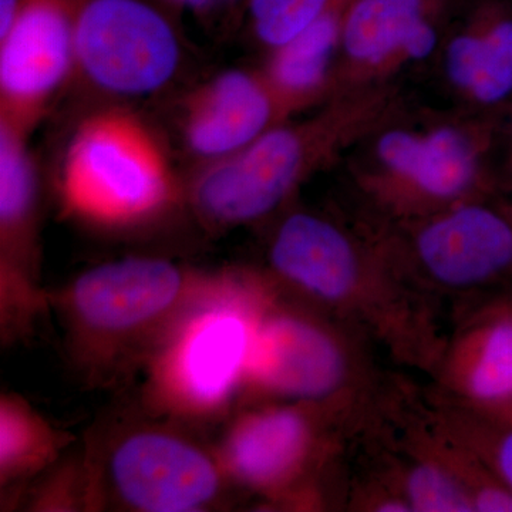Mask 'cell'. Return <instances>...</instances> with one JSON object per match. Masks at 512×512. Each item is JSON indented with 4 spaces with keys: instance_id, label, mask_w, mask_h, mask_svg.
Wrapping results in <instances>:
<instances>
[{
    "instance_id": "5bb4252c",
    "label": "cell",
    "mask_w": 512,
    "mask_h": 512,
    "mask_svg": "<svg viewBox=\"0 0 512 512\" xmlns=\"http://www.w3.org/2000/svg\"><path fill=\"white\" fill-rule=\"evenodd\" d=\"M274 111L264 84L247 73L222 74L192 116L188 141L204 156L242 150L265 133Z\"/></svg>"
},
{
    "instance_id": "52a82bcc",
    "label": "cell",
    "mask_w": 512,
    "mask_h": 512,
    "mask_svg": "<svg viewBox=\"0 0 512 512\" xmlns=\"http://www.w3.org/2000/svg\"><path fill=\"white\" fill-rule=\"evenodd\" d=\"M460 0H353L343 19L340 92L386 83L404 64L426 59L440 25Z\"/></svg>"
},
{
    "instance_id": "8992f818",
    "label": "cell",
    "mask_w": 512,
    "mask_h": 512,
    "mask_svg": "<svg viewBox=\"0 0 512 512\" xmlns=\"http://www.w3.org/2000/svg\"><path fill=\"white\" fill-rule=\"evenodd\" d=\"M74 53L94 83L119 94L160 89L180 56L173 26L148 0H79Z\"/></svg>"
},
{
    "instance_id": "cb8c5ba5",
    "label": "cell",
    "mask_w": 512,
    "mask_h": 512,
    "mask_svg": "<svg viewBox=\"0 0 512 512\" xmlns=\"http://www.w3.org/2000/svg\"><path fill=\"white\" fill-rule=\"evenodd\" d=\"M22 0H0V37L6 36L18 18Z\"/></svg>"
},
{
    "instance_id": "44dd1931",
    "label": "cell",
    "mask_w": 512,
    "mask_h": 512,
    "mask_svg": "<svg viewBox=\"0 0 512 512\" xmlns=\"http://www.w3.org/2000/svg\"><path fill=\"white\" fill-rule=\"evenodd\" d=\"M495 146H501V173L505 181L512 184V103L501 116L497 128Z\"/></svg>"
},
{
    "instance_id": "7c38bea8",
    "label": "cell",
    "mask_w": 512,
    "mask_h": 512,
    "mask_svg": "<svg viewBox=\"0 0 512 512\" xmlns=\"http://www.w3.org/2000/svg\"><path fill=\"white\" fill-rule=\"evenodd\" d=\"M308 446L305 417L296 410L274 409L235 420L217 453L231 483L268 490L296 473Z\"/></svg>"
},
{
    "instance_id": "7a4b0ae2",
    "label": "cell",
    "mask_w": 512,
    "mask_h": 512,
    "mask_svg": "<svg viewBox=\"0 0 512 512\" xmlns=\"http://www.w3.org/2000/svg\"><path fill=\"white\" fill-rule=\"evenodd\" d=\"M168 419L124 417L94 434L83 458L89 510L204 512L224 507L231 480L217 448Z\"/></svg>"
},
{
    "instance_id": "2e32d148",
    "label": "cell",
    "mask_w": 512,
    "mask_h": 512,
    "mask_svg": "<svg viewBox=\"0 0 512 512\" xmlns=\"http://www.w3.org/2000/svg\"><path fill=\"white\" fill-rule=\"evenodd\" d=\"M353 0H338L302 35L278 49L272 84L289 100L308 99L328 83L329 67L340 46L343 19Z\"/></svg>"
},
{
    "instance_id": "d6986e66",
    "label": "cell",
    "mask_w": 512,
    "mask_h": 512,
    "mask_svg": "<svg viewBox=\"0 0 512 512\" xmlns=\"http://www.w3.org/2000/svg\"><path fill=\"white\" fill-rule=\"evenodd\" d=\"M471 392L487 402L512 399V320L498 322L487 333L470 377Z\"/></svg>"
},
{
    "instance_id": "3957f363",
    "label": "cell",
    "mask_w": 512,
    "mask_h": 512,
    "mask_svg": "<svg viewBox=\"0 0 512 512\" xmlns=\"http://www.w3.org/2000/svg\"><path fill=\"white\" fill-rule=\"evenodd\" d=\"M389 104L375 90L338 94L311 126L265 131L195 187V205L208 221L237 225L278 207L311 165L369 140L389 120Z\"/></svg>"
},
{
    "instance_id": "ac0fdd59",
    "label": "cell",
    "mask_w": 512,
    "mask_h": 512,
    "mask_svg": "<svg viewBox=\"0 0 512 512\" xmlns=\"http://www.w3.org/2000/svg\"><path fill=\"white\" fill-rule=\"evenodd\" d=\"M338 0H248L255 35L281 49L322 18Z\"/></svg>"
},
{
    "instance_id": "5b68a950",
    "label": "cell",
    "mask_w": 512,
    "mask_h": 512,
    "mask_svg": "<svg viewBox=\"0 0 512 512\" xmlns=\"http://www.w3.org/2000/svg\"><path fill=\"white\" fill-rule=\"evenodd\" d=\"M64 195L84 217L107 224L140 220L170 195L164 165L153 144L130 121H93L74 141Z\"/></svg>"
},
{
    "instance_id": "30bf717a",
    "label": "cell",
    "mask_w": 512,
    "mask_h": 512,
    "mask_svg": "<svg viewBox=\"0 0 512 512\" xmlns=\"http://www.w3.org/2000/svg\"><path fill=\"white\" fill-rule=\"evenodd\" d=\"M72 0H22L2 37L0 83L9 99L37 100L55 89L74 53Z\"/></svg>"
},
{
    "instance_id": "9c48e42d",
    "label": "cell",
    "mask_w": 512,
    "mask_h": 512,
    "mask_svg": "<svg viewBox=\"0 0 512 512\" xmlns=\"http://www.w3.org/2000/svg\"><path fill=\"white\" fill-rule=\"evenodd\" d=\"M342 372L339 350L316 326L286 315L259 320L245 382L282 396L320 399L338 387Z\"/></svg>"
},
{
    "instance_id": "277c9868",
    "label": "cell",
    "mask_w": 512,
    "mask_h": 512,
    "mask_svg": "<svg viewBox=\"0 0 512 512\" xmlns=\"http://www.w3.org/2000/svg\"><path fill=\"white\" fill-rule=\"evenodd\" d=\"M247 286L231 276L188 313L147 366V400L178 421L222 416L247 379L258 329Z\"/></svg>"
},
{
    "instance_id": "7402d4cb",
    "label": "cell",
    "mask_w": 512,
    "mask_h": 512,
    "mask_svg": "<svg viewBox=\"0 0 512 512\" xmlns=\"http://www.w3.org/2000/svg\"><path fill=\"white\" fill-rule=\"evenodd\" d=\"M474 508L485 512H503L512 511V493L507 491L490 488L477 495Z\"/></svg>"
},
{
    "instance_id": "6da1fadb",
    "label": "cell",
    "mask_w": 512,
    "mask_h": 512,
    "mask_svg": "<svg viewBox=\"0 0 512 512\" xmlns=\"http://www.w3.org/2000/svg\"><path fill=\"white\" fill-rule=\"evenodd\" d=\"M229 278L197 274L165 259L126 258L87 269L50 303L83 379L120 386L147 369L185 316Z\"/></svg>"
},
{
    "instance_id": "603a6c76",
    "label": "cell",
    "mask_w": 512,
    "mask_h": 512,
    "mask_svg": "<svg viewBox=\"0 0 512 512\" xmlns=\"http://www.w3.org/2000/svg\"><path fill=\"white\" fill-rule=\"evenodd\" d=\"M163 2L178 6V8L194 10V12L210 13L228 8L237 0H163Z\"/></svg>"
},
{
    "instance_id": "ba28073f",
    "label": "cell",
    "mask_w": 512,
    "mask_h": 512,
    "mask_svg": "<svg viewBox=\"0 0 512 512\" xmlns=\"http://www.w3.org/2000/svg\"><path fill=\"white\" fill-rule=\"evenodd\" d=\"M448 83L483 116L512 103V0H473L466 25L444 49Z\"/></svg>"
},
{
    "instance_id": "8fae6325",
    "label": "cell",
    "mask_w": 512,
    "mask_h": 512,
    "mask_svg": "<svg viewBox=\"0 0 512 512\" xmlns=\"http://www.w3.org/2000/svg\"><path fill=\"white\" fill-rule=\"evenodd\" d=\"M417 254L448 285H473L512 266V220L484 205L447 212L421 229Z\"/></svg>"
},
{
    "instance_id": "ffe728a7",
    "label": "cell",
    "mask_w": 512,
    "mask_h": 512,
    "mask_svg": "<svg viewBox=\"0 0 512 512\" xmlns=\"http://www.w3.org/2000/svg\"><path fill=\"white\" fill-rule=\"evenodd\" d=\"M409 497L419 511H471L473 504L446 474L420 467L409 481Z\"/></svg>"
},
{
    "instance_id": "d4e9b609",
    "label": "cell",
    "mask_w": 512,
    "mask_h": 512,
    "mask_svg": "<svg viewBox=\"0 0 512 512\" xmlns=\"http://www.w3.org/2000/svg\"><path fill=\"white\" fill-rule=\"evenodd\" d=\"M498 464H500L501 473L510 485L512 490V431L501 443L498 450Z\"/></svg>"
},
{
    "instance_id": "484cf974",
    "label": "cell",
    "mask_w": 512,
    "mask_h": 512,
    "mask_svg": "<svg viewBox=\"0 0 512 512\" xmlns=\"http://www.w3.org/2000/svg\"><path fill=\"white\" fill-rule=\"evenodd\" d=\"M407 508L404 507V505L399 504H390V505H384L382 507V511H406Z\"/></svg>"
},
{
    "instance_id": "4fadbf2b",
    "label": "cell",
    "mask_w": 512,
    "mask_h": 512,
    "mask_svg": "<svg viewBox=\"0 0 512 512\" xmlns=\"http://www.w3.org/2000/svg\"><path fill=\"white\" fill-rule=\"evenodd\" d=\"M271 262L286 281L326 301L348 295L359 274L349 238L335 225L309 214H293L281 225Z\"/></svg>"
},
{
    "instance_id": "e0dca14e",
    "label": "cell",
    "mask_w": 512,
    "mask_h": 512,
    "mask_svg": "<svg viewBox=\"0 0 512 512\" xmlns=\"http://www.w3.org/2000/svg\"><path fill=\"white\" fill-rule=\"evenodd\" d=\"M35 207V180L18 138L0 133V224L3 238L25 237Z\"/></svg>"
},
{
    "instance_id": "9a60e30c",
    "label": "cell",
    "mask_w": 512,
    "mask_h": 512,
    "mask_svg": "<svg viewBox=\"0 0 512 512\" xmlns=\"http://www.w3.org/2000/svg\"><path fill=\"white\" fill-rule=\"evenodd\" d=\"M72 441L16 394L0 400V483H23L45 471Z\"/></svg>"
}]
</instances>
